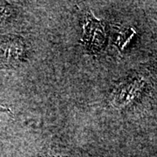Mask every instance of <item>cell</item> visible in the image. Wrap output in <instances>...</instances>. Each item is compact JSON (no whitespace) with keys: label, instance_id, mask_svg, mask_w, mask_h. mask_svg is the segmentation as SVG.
Masks as SVG:
<instances>
[{"label":"cell","instance_id":"1","mask_svg":"<svg viewBox=\"0 0 157 157\" xmlns=\"http://www.w3.org/2000/svg\"><path fill=\"white\" fill-rule=\"evenodd\" d=\"M25 52V45L21 39L12 38L0 42V65L15 66L22 60Z\"/></svg>","mask_w":157,"mask_h":157},{"label":"cell","instance_id":"2","mask_svg":"<svg viewBox=\"0 0 157 157\" xmlns=\"http://www.w3.org/2000/svg\"><path fill=\"white\" fill-rule=\"evenodd\" d=\"M143 82L139 78H134L125 83L118 91L116 101L120 105H126L132 101L140 92Z\"/></svg>","mask_w":157,"mask_h":157},{"label":"cell","instance_id":"3","mask_svg":"<svg viewBox=\"0 0 157 157\" xmlns=\"http://www.w3.org/2000/svg\"><path fill=\"white\" fill-rule=\"evenodd\" d=\"M10 9L7 6H0V25L10 14Z\"/></svg>","mask_w":157,"mask_h":157},{"label":"cell","instance_id":"4","mask_svg":"<svg viewBox=\"0 0 157 157\" xmlns=\"http://www.w3.org/2000/svg\"><path fill=\"white\" fill-rule=\"evenodd\" d=\"M7 116V112L4 113L2 110H0V127H1V122L4 121V118Z\"/></svg>","mask_w":157,"mask_h":157},{"label":"cell","instance_id":"5","mask_svg":"<svg viewBox=\"0 0 157 157\" xmlns=\"http://www.w3.org/2000/svg\"><path fill=\"white\" fill-rule=\"evenodd\" d=\"M50 157H55V156H50Z\"/></svg>","mask_w":157,"mask_h":157}]
</instances>
